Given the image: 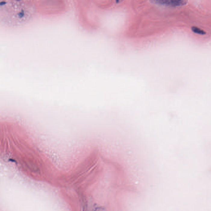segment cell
I'll list each match as a JSON object with an SVG mask.
<instances>
[{
	"label": "cell",
	"instance_id": "cell-2",
	"mask_svg": "<svg viewBox=\"0 0 211 211\" xmlns=\"http://www.w3.org/2000/svg\"><path fill=\"white\" fill-rule=\"evenodd\" d=\"M191 30L194 33L198 35H204L206 34V32L204 30L196 26L192 27Z\"/></svg>",
	"mask_w": 211,
	"mask_h": 211
},
{
	"label": "cell",
	"instance_id": "cell-1",
	"mask_svg": "<svg viewBox=\"0 0 211 211\" xmlns=\"http://www.w3.org/2000/svg\"><path fill=\"white\" fill-rule=\"evenodd\" d=\"M186 3V1H167L164 2L163 4L168 5L174 7L183 6L185 5Z\"/></svg>",
	"mask_w": 211,
	"mask_h": 211
}]
</instances>
